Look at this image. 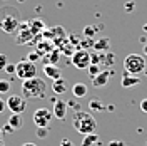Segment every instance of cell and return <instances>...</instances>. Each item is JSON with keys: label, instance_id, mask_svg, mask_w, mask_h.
I'll use <instances>...</instances> for the list:
<instances>
[{"label": "cell", "instance_id": "6da1fadb", "mask_svg": "<svg viewBox=\"0 0 147 146\" xmlns=\"http://www.w3.org/2000/svg\"><path fill=\"white\" fill-rule=\"evenodd\" d=\"M20 27V14L15 7L5 5L0 7V30H3L5 34H17Z\"/></svg>", "mask_w": 147, "mask_h": 146}, {"label": "cell", "instance_id": "7a4b0ae2", "mask_svg": "<svg viewBox=\"0 0 147 146\" xmlns=\"http://www.w3.org/2000/svg\"><path fill=\"white\" fill-rule=\"evenodd\" d=\"M74 128L77 133H80L84 136L92 134L97 131V121L92 116L90 113H85V111H77L74 114V121H72Z\"/></svg>", "mask_w": 147, "mask_h": 146}, {"label": "cell", "instance_id": "3957f363", "mask_svg": "<svg viewBox=\"0 0 147 146\" xmlns=\"http://www.w3.org/2000/svg\"><path fill=\"white\" fill-rule=\"evenodd\" d=\"M47 84L44 79L40 77H32V79H25L22 82V96L25 99H38V98H45Z\"/></svg>", "mask_w": 147, "mask_h": 146}, {"label": "cell", "instance_id": "277c9868", "mask_svg": "<svg viewBox=\"0 0 147 146\" xmlns=\"http://www.w3.org/2000/svg\"><path fill=\"white\" fill-rule=\"evenodd\" d=\"M124 71L132 76H139L146 71V59L140 54H129L124 59Z\"/></svg>", "mask_w": 147, "mask_h": 146}, {"label": "cell", "instance_id": "5b68a950", "mask_svg": "<svg viewBox=\"0 0 147 146\" xmlns=\"http://www.w3.org/2000/svg\"><path fill=\"white\" fill-rule=\"evenodd\" d=\"M15 76L18 79H22V81L32 79V77L37 76V65L34 62L27 61V59H24V61H20V62L15 64Z\"/></svg>", "mask_w": 147, "mask_h": 146}, {"label": "cell", "instance_id": "8992f818", "mask_svg": "<svg viewBox=\"0 0 147 146\" xmlns=\"http://www.w3.org/2000/svg\"><path fill=\"white\" fill-rule=\"evenodd\" d=\"M70 61H72V65L75 69H89V65L92 64L90 62V52H89L87 49H80V47L74 50Z\"/></svg>", "mask_w": 147, "mask_h": 146}, {"label": "cell", "instance_id": "52a82bcc", "mask_svg": "<svg viewBox=\"0 0 147 146\" xmlns=\"http://www.w3.org/2000/svg\"><path fill=\"white\" fill-rule=\"evenodd\" d=\"M54 119V113L47 108H38L34 111V123L37 128H49Z\"/></svg>", "mask_w": 147, "mask_h": 146}, {"label": "cell", "instance_id": "ba28073f", "mask_svg": "<svg viewBox=\"0 0 147 146\" xmlns=\"http://www.w3.org/2000/svg\"><path fill=\"white\" fill-rule=\"evenodd\" d=\"M5 104H7V109H10V113H13V114H22L27 109V99L24 96H18V94L9 96Z\"/></svg>", "mask_w": 147, "mask_h": 146}, {"label": "cell", "instance_id": "9c48e42d", "mask_svg": "<svg viewBox=\"0 0 147 146\" xmlns=\"http://www.w3.org/2000/svg\"><path fill=\"white\" fill-rule=\"evenodd\" d=\"M32 39H35V35L30 30V22H20V27H18V32H17V40L15 42H17L18 46H24V44L32 42Z\"/></svg>", "mask_w": 147, "mask_h": 146}, {"label": "cell", "instance_id": "30bf717a", "mask_svg": "<svg viewBox=\"0 0 147 146\" xmlns=\"http://www.w3.org/2000/svg\"><path fill=\"white\" fill-rule=\"evenodd\" d=\"M112 74H114V71H100L95 77H92V86L94 87H104V86H107V82H109Z\"/></svg>", "mask_w": 147, "mask_h": 146}, {"label": "cell", "instance_id": "8fae6325", "mask_svg": "<svg viewBox=\"0 0 147 146\" xmlns=\"http://www.w3.org/2000/svg\"><path fill=\"white\" fill-rule=\"evenodd\" d=\"M67 102L65 101H62V99H57L54 102V118H57V119H64L65 116H67Z\"/></svg>", "mask_w": 147, "mask_h": 146}, {"label": "cell", "instance_id": "7c38bea8", "mask_svg": "<svg viewBox=\"0 0 147 146\" xmlns=\"http://www.w3.org/2000/svg\"><path fill=\"white\" fill-rule=\"evenodd\" d=\"M44 74H45L49 79H60L62 77V71H60V67H57L54 64H44Z\"/></svg>", "mask_w": 147, "mask_h": 146}, {"label": "cell", "instance_id": "4fadbf2b", "mask_svg": "<svg viewBox=\"0 0 147 146\" xmlns=\"http://www.w3.org/2000/svg\"><path fill=\"white\" fill-rule=\"evenodd\" d=\"M120 84H122V87L129 89V87L139 86V84H140V79H139V76H132V74L125 72L124 76H122V81H120Z\"/></svg>", "mask_w": 147, "mask_h": 146}, {"label": "cell", "instance_id": "5bb4252c", "mask_svg": "<svg viewBox=\"0 0 147 146\" xmlns=\"http://www.w3.org/2000/svg\"><path fill=\"white\" fill-rule=\"evenodd\" d=\"M109 47H110V40L107 37H100V39H97L95 42H94V50L95 52H109Z\"/></svg>", "mask_w": 147, "mask_h": 146}, {"label": "cell", "instance_id": "9a60e30c", "mask_svg": "<svg viewBox=\"0 0 147 146\" xmlns=\"http://www.w3.org/2000/svg\"><path fill=\"white\" fill-rule=\"evenodd\" d=\"M30 30H32V34L35 37L40 35V32L45 30V22H44L42 18H34V20H30Z\"/></svg>", "mask_w": 147, "mask_h": 146}, {"label": "cell", "instance_id": "2e32d148", "mask_svg": "<svg viewBox=\"0 0 147 146\" xmlns=\"http://www.w3.org/2000/svg\"><path fill=\"white\" fill-rule=\"evenodd\" d=\"M52 91H54L55 94H59V96L64 94V92H67V81H65L64 77L52 81Z\"/></svg>", "mask_w": 147, "mask_h": 146}, {"label": "cell", "instance_id": "e0dca14e", "mask_svg": "<svg viewBox=\"0 0 147 146\" xmlns=\"http://www.w3.org/2000/svg\"><path fill=\"white\" fill-rule=\"evenodd\" d=\"M72 94H74V98H84V96H87V86L84 82H75L72 86Z\"/></svg>", "mask_w": 147, "mask_h": 146}, {"label": "cell", "instance_id": "ac0fdd59", "mask_svg": "<svg viewBox=\"0 0 147 146\" xmlns=\"http://www.w3.org/2000/svg\"><path fill=\"white\" fill-rule=\"evenodd\" d=\"M59 59H60V50L59 49H52L49 54L44 57V62L45 64H54L57 65V62H59Z\"/></svg>", "mask_w": 147, "mask_h": 146}, {"label": "cell", "instance_id": "d6986e66", "mask_svg": "<svg viewBox=\"0 0 147 146\" xmlns=\"http://www.w3.org/2000/svg\"><path fill=\"white\" fill-rule=\"evenodd\" d=\"M9 124L15 129V131L20 129L24 126V118H22V114H13V113H12V116L9 118Z\"/></svg>", "mask_w": 147, "mask_h": 146}, {"label": "cell", "instance_id": "ffe728a7", "mask_svg": "<svg viewBox=\"0 0 147 146\" xmlns=\"http://www.w3.org/2000/svg\"><path fill=\"white\" fill-rule=\"evenodd\" d=\"M95 143H99V134H97V133H92V134L84 136V141H82L80 146H94Z\"/></svg>", "mask_w": 147, "mask_h": 146}, {"label": "cell", "instance_id": "44dd1931", "mask_svg": "<svg viewBox=\"0 0 147 146\" xmlns=\"http://www.w3.org/2000/svg\"><path fill=\"white\" fill-rule=\"evenodd\" d=\"M89 108H90V109H95V111H105L107 109V106H105L100 99H95V98L89 101Z\"/></svg>", "mask_w": 147, "mask_h": 146}, {"label": "cell", "instance_id": "7402d4cb", "mask_svg": "<svg viewBox=\"0 0 147 146\" xmlns=\"http://www.w3.org/2000/svg\"><path fill=\"white\" fill-rule=\"evenodd\" d=\"M7 92H10V81L0 79V96L2 94H7Z\"/></svg>", "mask_w": 147, "mask_h": 146}, {"label": "cell", "instance_id": "603a6c76", "mask_svg": "<svg viewBox=\"0 0 147 146\" xmlns=\"http://www.w3.org/2000/svg\"><path fill=\"white\" fill-rule=\"evenodd\" d=\"M87 71H89V74H90V79H92V77H95L97 74L100 72V67H99L97 64H90V65H89V69H87Z\"/></svg>", "mask_w": 147, "mask_h": 146}, {"label": "cell", "instance_id": "cb8c5ba5", "mask_svg": "<svg viewBox=\"0 0 147 146\" xmlns=\"http://www.w3.org/2000/svg\"><path fill=\"white\" fill-rule=\"evenodd\" d=\"M100 61H102V55L100 52H94V54H90V62L92 64H100Z\"/></svg>", "mask_w": 147, "mask_h": 146}, {"label": "cell", "instance_id": "d4e9b609", "mask_svg": "<svg viewBox=\"0 0 147 146\" xmlns=\"http://www.w3.org/2000/svg\"><path fill=\"white\" fill-rule=\"evenodd\" d=\"M40 52H38V50H32V52H30V54H28V57H27V61H30V62H34V64H35V61L37 59H40Z\"/></svg>", "mask_w": 147, "mask_h": 146}, {"label": "cell", "instance_id": "484cf974", "mask_svg": "<svg viewBox=\"0 0 147 146\" xmlns=\"http://www.w3.org/2000/svg\"><path fill=\"white\" fill-rule=\"evenodd\" d=\"M7 64H9V57H7L5 54H2V52H0V71H3Z\"/></svg>", "mask_w": 147, "mask_h": 146}, {"label": "cell", "instance_id": "4316f807", "mask_svg": "<svg viewBox=\"0 0 147 146\" xmlns=\"http://www.w3.org/2000/svg\"><path fill=\"white\" fill-rule=\"evenodd\" d=\"M37 136L38 138H47L49 136V129L47 128H37Z\"/></svg>", "mask_w": 147, "mask_h": 146}, {"label": "cell", "instance_id": "83f0119b", "mask_svg": "<svg viewBox=\"0 0 147 146\" xmlns=\"http://www.w3.org/2000/svg\"><path fill=\"white\" fill-rule=\"evenodd\" d=\"M94 34H95V29H94V27H85V29H84V35H85V37L92 39Z\"/></svg>", "mask_w": 147, "mask_h": 146}, {"label": "cell", "instance_id": "f1b7e54d", "mask_svg": "<svg viewBox=\"0 0 147 146\" xmlns=\"http://www.w3.org/2000/svg\"><path fill=\"white\" fill-rule=\"evenodd\" d=\"M3 71H5L7 74H10V76H15V64H7Z\"/></svg>", "mask_w": 147, "mask_h": 146}, {"label": "cell", "instance_id": "f546056e", "mask_svg": "<svg viewBox=\"0 0 147 146\" xmlns=\"http://www.w3.org/2000/svg\"><path fill=\"white\" fill-rule=\"evenodd\" d=\"M2 131H3L5 134H13V131H15V129H13V128H12V126L9 124V123H7V124H5V126L2 128Z\"/></svg>", "mask_w": 147, "mask_h": 146}, {"label": "cell", "instance_id": "4dcf8cb0", "mask_svg": "<svg viewBox=\"0 0 147 146\" xmlns=\"http://www.w3.org/2000/svg\"><path fill=\"white\" fill-rule=\"evenodd\" d=\"M107 146H124V141H119V139H112L107 143Z\"/></svg>", "mask_w": 147, "mask_h": 146}, {"label": "cell", "instance_id": "1f68e13d", "mask_svg": "<svg viewBox=\"0 0 147 146\" xmlns=\"http://www.w3.org/2000/svg\"><path fill=\"white\" fill-rule=\"evenodd\" d=\"M140 111L142 113H147V98L140 101Z\"/></svg>", "mask_w": 147, "mask_h": 146}, {"label": "cell", "instance_id": "d6a6232c", "mask_svg": "<svg viewBox=\"0 0 147 146\" xmlns=\"http://www.w3.org/2000/svg\"><path fill=\"white\" fill-rule=\"evenodd\" d=\"M5 109H7V104H5V101L0 98V114H2V113H3Z\"/></svg>", "mask_w": 147, "mask_h": 146}, {"label": "cell", "instance_id": "836d02e7", "mask_svg": "<svg viewBox=\"0 0 147 146\" xmlns=\"http://www.w3.org/2000/svg\"><path fill=\"white\" fill-rule=\"evenodd\" d=\"M60 146H74V143L70 139H62V141H60Z\"/></svg>", "mask_w": 147, "mask_h": 146}, {"label": "cell", "instance_id": "e575fe53", "mask_svg": "<svg viewBox=\"0 0 147 146\" xmlns=\"http://www.w3.org/2000/svg\"><path fill=\"white\" fill-rule=\"evenodd\" d=\"M134 7H136V5H134L132 2H129V3H125V10H127V12H132V9H134Z\"/></svg>", "mask_w": 147, "mask_h": 146}, {"label": "cell", "instance_id": "d590c367", "mask_svg": "<svg viewBox=\"0 0 147 146\" xmlns=\"http://www.w3.org/2000/svg\"><path fill=\"white\" fill-rule=\"evenodd\" d=\"M22 146H37V145H35V143H24Z\"/></svg>", "mask_w": 147, "mask_h": 146}, {"label": "cell", "instance_id": "8d00e7d4", "mask_svg": "<svg viewBox=\"0 0 147 146\" xmlns=\"http://www.w3.org/2000/svg\"><path fill=\"white\" fill-rule=\"evenodd\" d=\"M144 55H146V57H147V44H146V46H144Z\"/></svg>", "mask_w": 147, "mask_h": 146}, {"label": "cell", "instance_id": "74e56055", "mask_svg": "<svg viewBox=\"0 0 147 146\" xmlns=\"http://www.w3.org/2000/svg\"><path fill=\"white\" fill-rule=\"evenodd\" d=\"M0 146H5V143H3V139H0Z\"/></svg>", "mask_w": 147, "mask_h": 146}, {"label": "cell", "instance_id": "f35d334b", "mask_svg": "<svg viewBox=\"0 0 147 146\" xmlns=\"http://www.w3.org/2000/svg\"><path fill=\"white\" fill-rule=\"evenodd\" d=\"M2 134H3V131H2V128H0V139H2Z\"/></svg>", "mask_w": 147, "mask_h": 146}, {"label": "cell", "instance_id": "ab89813d", "mask_svg": "<svg viewBox=\"0 0 147 146\" xmlns=\"http://www.w3.org/2000/svg\"><path fill=\"white\" fill-rule=\"evenodd\" d=\"M144 30H146V32H147V24H144Z\"/></svg>", "mask_w": 147, "mask_h": 146}, {"label": "cell", "instance_id": "60d3db41", "mask_svg": "<svg viewBox=\"0 0 147 146\" xmlns=\"http://www.w3.org/2000/svg\"><path fill=\"white\" fill-rule=\"evenodd\" d=\"M146 146H147V143H146Z\"/></svg>", "mask_w": 147, "mask_h": 146}]
</instances>
